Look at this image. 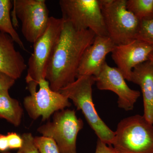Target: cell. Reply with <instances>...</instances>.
Returning a JSON list of instances; mask_svg holds the SVG:
<instances>
[{"instance_id": "6da1fadb", "label": "cell", "mask_w": 153, "mask_h": 153, "mask_svg": "<svg viewBox=\"0 0 153 153\" xmlns=\"http://www.w3.org/2000/svg\"><path fill=\"white\" fill-rule=\"evenodd\" d=\"M96 36L91 30L78 31L71 23L63 20L60 39L46 73V79L52 90L59 92L76 80L83 54L93 44Z\"/></svg>"}, {"instance_id": "7a4b0ae2", "label": "cell", "mask_w": 153, "mask_h": 153, "mask_svg": "<svg viewBox=\"0 0 153 153\" xmlns=\"http://www.w3.org/2000/svg\"><path fill=\"white\" fill-rule=\"evenodd\" d=\"M95 83L94 76H78L74 82L63 88L59 92L71 100L77 110L82 111L98 139L108 146H112L115 132L100 117L93 102L92 86Z\"/></svg>"}, {"instance_id": "3957f363", "label": "cell", "mask_w": 153, "mask_h": 153, "mask_svg": "<svg viewBox=\"0 0 153 153\" xmlns=\"http://www.w3.org/2000/svg\"><path fill=\"white\" fill-rule=\"evenodd\" d=\"M63 23L62 18L50 17L45 32L34 44L25 78L29 92L37 91L40 81L46 79L47 68L60 39Z\"/></svg>"}, {"instance_id": "277c9868", "label": "cell", "mask_w": 153, "mask_h": 153, "mask_svg": "<svg viewBox=\"0 0 153 153\" xmlns=\"http://www.w3.org/2000/svg\"><path fill=\"white\" fill-rule=\"evenodd\" d=\"M112 146L117 153H153V124L137 114L120 122Z\"/></svg>"}, {"instance_id": "5b68a950", "label": "cell", "mask_w": 153, "mask_h": 153, "mask_svg": "<svg viewBox=\"0 0 153 153\" xmlns=\"http://www.w3.org/2000/svg\"><path fill=\"white\" fill-rule=\"evenodd\" d=\"M108 36L116 45L135 40L140 22L126 6V0H99Z\"/></svg>"}, {"instance_id": "8992f818", "label": "cell", "mask_w": 153, "mask_h": 153, "mask_svg": "<svg viewBox=\"0 0 153 153\" xmlns=\"http://www.w3.org/2000/svg\"><path fill=\"white\" fill-rule=\"evenodd\" d=\"M62 19L76 30H91L96 36H108L99 0H60Z\"/></svg>"}, {"instance_id": "52a82bcc", "label": "cell", "mask_w": 153, "mask_h": 153, "mask_svg": "<svg viewBox=\"0 0 153 153\" xmlns=\"http://www.w3.org/2000/svg\"><path fill=\"white\" fill-rule=\"evenodd\" d=\"M83 127V121L77 117L75 111L67 109L55 112L52 121L40 126L37 131L54 140L60 153H77L76 138Z\"/></svg>"}, {"instance_id": "ba28073f", "label": "cell", "mask_w": 153, "mask_h": 153, "mask_svg": "<svg viewBox=\"0 0 153 153\" xmlns=\"http://www.w3.org/2000/svg\"><path fill=\"white\" fill-rule=\"evenodd\" d=\"M13 17L22 22V31L28 42L34 44L49 24V11L45 0H14Z\"/></svg>"}, {"instance_id": "9c48e42d", "label": "cell", "mask_w": 153, "mask_h": 153, "mask_svg": "<svg viewBox=\"0 0 153 153\" xmlns=\"http://www.w3.org/2000/svg\"><path fill=\"white\" fill-rule=\"evenodd\" d=\"M39 90L30 92L24 99V106L30 117L36 120L41 117L43 121L49 119L55 112L69 107V99L59 92L52 90L49 82L42 79L39 83Z\"/></svg>"}, {"instance_id": "30bf717a", "label": "cell", "mask_w": 153, "mask_h": 153, "mask_svg": "<svg viewBox=\"0 0 153 153\" xmlns=\"http://www.w3.org/2000/svg\"><path fill=\"white\" fill-rule=\"evenodd\" d=\"M95 78L98 89L111 91L117 94L118 106L120 108L126 111L133 109L140 93L128 87L126 79L117 68L109 66L105 62Z\"/></svg>"}, {"instance_id": "8fae6325", "label": "cell", "mask_w": 153, "mask_h": 153, "mask_svg": "<svg viewBox=\"0 0 153 153\" xmlns=\"http://www.w3.org/2000/svg\"><path fill=\"white\" fill-rule=\"evenodd\" d=\"M153 47L145 42L135 39L128 44L116 45L111 57L117 68L127 81L131 80L134 68L141 63L149 61Z\"/></svg>"}, {"instance_id": "7c38bea8", "label": "cell", "mask_w": 153, "mask_h": 153, "mask_svg": "<svg viewBox=\"0 0 153 153\" xmlns=\"http://www.w3.org/2000/svg\"><path fill=\"white\" fill-rule=\"evenodd\" d=\"M115 46L108 36H96L93 44L83 54L78 68L77 76L97 75L105 62L107 55L111 53Z\"/></svg>"}, {"instance_id": "4fadbf2b", "label": "cell", "mask_w": 153, "mask_h": 153, "mask_svg": "<svg viewBox=\"0 0 153 153\" xmlns=\"http://www.w3.org/2000/svg\"><path fill=\"white\" fill-rule=\"evenodd\" d=\"M14 43L10 36L0 32V71L17 80L27 66L22 54L15 49Z\"/></svg>"}, {"instance_id": "5bb4252c", "label": "cell", "mask_w": 153, "mask_h": 153, "mask_svg": "<svg viewBox=\"0 0 153 153\" xmlns=\"http://www.w3.org/2000/svg\"><path fill=\"white\" fill-rule=\"evenodd\" d=\"M131 82L140 87L143 100V116L153 124V65L147 61L136 66L132 72Z\"/></svg>"}, {"instance_id": "9a60e30c", "label": "cell", "mask_w": 153, "mask_h": 153, "mask_svg": "<svg viewBox=\"0 0 153 153\" xmlns=\"http://www.w3.org/2000/svg\"><path fill=\"white\" fill-rule=\"evenodd\" d=\"M23 109L18 100L12 98L9 91L0 92V118L4 119L15 126L22 122Z\"/></svg>"}, {"instance_id": "2e32d148", "label": "cell", "mask_w": 153, "mask_h": 153, "mask_svg": "<svg viewBox=\"0 0 153 153\" xmlns=\"http://www.w3.org/2000/svg\"><path fill=\"white\" fill-rule=\"evenodd\" d=\"M13 7L12 1L0 0V32L10 36L14 42L23 50L27 51L24 43L14 28L10 18V10Z\"/></svg>"}, {"instance_id": "e0dca14e", "label": "cell", "mask_w": 153, "mask_h": 153, "mask_svg": "<svg viewBox=\"0 0 153 153\" xmlns=\"http://www.w3.org/2000/svg\"><path fill=\"white\" fill-rule=\"evenodd\" d=\"M126 6L140 22L153 18V0H126Z\"/></svg>"}, {"instance_id": "ac0fdd59", "label": "cell", "mask_w": 153, "mask_h": 153, "mask_svg": "<svg viewBox=\"0 0 153 153\" xmlns=\"http://www.w3.org/2000/svg\"><path fill=\"white\" fill-rule=\"evenodd\" d=\"M135 39L143 41L153 47V18L140 22Z\"/></svg>"}, {"instance_id": "d6986e66", "label": "cell", "mask_w": 153, "mask_h": 153, "mask_svg": "<svg viewBox=\"0 0 153 153\" xmlns=\"http://www.w3.org/2000/svg\"><path fill=\"white\" fill-rule=\"evenodd\" d=\"M34 142L40 153H60L55 141L51 138L34 137Z\"/></svg>"}, {"instance_id": "ffe728a7", "label": "cell", "mask_w": 153, "mask_h": 153, "mask_svg": "<svg viewBox=\"0 0 153 153\" xmlns=\"http://www.w3.org/2000/svg\"><path fill=\"white\" fill-rule=\"evenodd\" d=\"M23 144L21 149L25 153H40L34 142V137L30 133H25L22 136Z\"/></svg>"}, {"instance_id": "44dd1931", "label": "cell", "mask_w": 153, "mask_h": 153, "mask_svg": "<svg viewBox=\"0 0 153 153\" xmlns=\"http://www.w3.org/2000/svg\"><path fill=\"white\" fill-rule=\"evenodd\" d=\"M8 141L9 149H19L22 147L23 140L22 137L16 132H8L7 134Z\"/></svg>"}, {"instance_id": "7402d4cb", "label": "cell", "mask_w": 153, "mask_h": 153, "mask_svg": "<svg viewBox=\"0 0 153 153\" xmlns=\"http://www.w3.org/2000/svg\"><path fill=\"white\" fill-rule=\"evenodd\" d=\"M16 80L11 76L0 71V92L9 91L14 85Z\"/></svg>"}, {"instance_id": "603a6c76", "label": "cell", "mask_w": 153, "mask_h": 153, "mask_svg": "<svg viewBox=\"0 0 153 153\" xmlns=\"http://www.w3.org/2000/svg\"><path fill=\"white\" fill-rule=\"evenodd\" d=\"M95 153H117L112 146H108L98 139Z\"/></svg>"}, {"instance_id": "cb8c5ba5", "label": "cell", "mask_w": 153, "mask_h": 153, "mask_svg": "<svg viewBox=\"0 0 153 153\" xmlns=\"http://www.w3.org/2000/svg\"><path fill=\"white\" fill-rule=\"evenodd\" d=\"M9 149L8 141L7 135L0 134V152L8 151Z\"/></svg>"}, {"instance_id": "d4e9b609", "label": "cell", "mask_w": 153, "mask_h": 153, "mask_svg": "<svg viewBox=\"0 0 153 153\" xmlns=\"http://www.w3.org/2000/svg\"><path fill=\"white\" fill-rule=\"evenodd\" d=\"M149 61L153 65V51L151 52L149 57Z\"/></svg>"}, {"instance_id": "484cf974", "label": "cell", "mask_w": 153, "mask_h": 153, "mask_svg": "<svg viewBox=\"0 0 153 153\" xmlns=\"http://www.w3.org/2000/svg\"><path fill=\"white\" fill-rule=\"evenodd\" d=\"M1 153H11L10 152H9L8 151H6V152H2ZM17 153H25L23 152V151L21 149H19L18 150V152H17Z\"/></svg>"}]
</instances>
